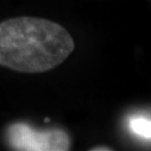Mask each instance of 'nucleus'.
Instances as JSON below:
<instances>
[{
    "label": "nucleus",
    "mask_w": 151,
    "mask_h": 151,
    "mask_svg": "<svg viewBox=\"0 0 151 151\" xmlns=\"http://www.w3.org/2000/svg\"><path fill=\"white\" fill-rule=\"evenodd\" d=\"M75 49L70 33L55 22L18 17L0 23V65L40 73L60 65Z\"/></svg>",
    "instance_id": "1"
},
{
    "label": "nucleus",
    "mask_w": 151,
    "mask_h": 151,
    "mask_svg": "<svg viewBox=\"0 0 151 151\" xmlns=\"http://www.w3.org/2000/svg\"><path fill=\"white\" fill-rule=\"evenodd\" d=\"M5 137L8 145L14 150L65 151L70 147V137L63 129H36L23 122L10 124Z\"/></svg>",
    "instance_id": "2"
},
{
    "label": "nucleus",
    "mask_w": 151,
    "mask_h": 151,
    "mask_svg": "<svg viewBox=\"0 0 151 151\" xmlns=\"http://www.w3.org/2000/svg\"><path fill=\"white\" fill-rule=\"evenodd\" d=\"M129 127L131 131L142 138L151 139V120L143 118L130 119Z\"/></svg>",
    "instance_id": "3"
},
{
    "label": "nucleus",
    "mask_w": 151,
    "mask_h": 151,
    "mask_svg": "<svg viewBox=\"0 0 151 151\" xmlns=\"http://www.w3.org/2000/svg\"><path fill=\"white\" fill-rule=\"evenodd\" d=\"M90 150L104 151V150H112V149H110L109 147H106V146H96V147H93V149H91Z\"/></svg>",
    "instance_id": "4"
}]
</instances>
